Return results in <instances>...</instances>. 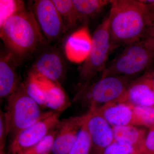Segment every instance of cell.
<instances>
[{"mask_svg": "<svg viewBox=\"0 0 154 154\" xmlns=\"http://www.w3.org/2000/svg\"><path fill=\"white\" fill-rule=\"evenodd\" d=\"M109 31L113 48L143 39L151 26L148 7L140 0H110Z\"/></svg>", "mask_w": 154, "mask_h": 154, "instance_id": "cell-1", "label": "cell"}, {"mask_svg": "<svg viewBox=\"0 0 154 154\" xmlns=\"http://www.w3.org/2000/svg\"><path fill=\"white\" fill-rule=\"evenodd\" d=\"M0 37L8 50L22 61L47 45L33 11L25 8L0 25Z\"/></svg>", "mask_w": 154, "mask_h": 154, "instance_id": "cell-2", "label": "cell"}, {"mask_svg": "<svg viewBox=\"0 0 154 154\" xmlns=\"http://www.w3.org/2000/svg\"><path fill=\"white\" fill-rule=\"evenodd\" d=\"M40 106L26 92L24 83H20L8 97L5 112L8 134L14 138L19 132L35 123L43 116Z\"/></svg>", "mask_w": 154, "mask_h": 154, "instance_id": "cell-3", "label": "cell"}, {"mask_svg": "<svg viewBox=\"0 0 154 154\" xmlns=\"http://www.w3.org/2000/svg\"><path fill=\"white\" fill-rule=\"evenodd\" d=\"M112 49L107 17L94 32L91 52L79 69L80 90L89 86L93 78L105 69Z\"/></svg>", "mask_w": 154, "mask_h": 154, "instance_id": "cell-4", "label": "cell"}, {"mask_svg": "<svg viewBox=\"0 0 154 154\" xmlns=\"http://www.w3.org/2000/svg\"><path fill=\"white\" fill-rule=\"evenodd\" d=\"M132 77L113 76L101 78L96 82L80 90L73 102H82L90 107V110L115 102L124 94L132 81Z\"/></svg>", "mask_w": 154, "mask_h": 154, "instance_id": "cell-5", "label": "cell"}, {"mask_svg": "<svg viewBox=\"0 0 154 154\" xmlns=\"http://www.w3.org/2000/svg\"><path fill=\"white\" fill-rule=\"evenodd\" d=\"M154 60V52L141 43L129 45L102 72L101 78L133 77L146 69Z\"/></svg>", "mask_w": 154, "mask_h": 154, "instance_id": "cell-6", "label": "cell"}, {"mask_svg": "<svg viewBox=\"0 0 154 154\" xmlns=\"http://www.w3.org/2000/svg\"><path fill=\"white\" fill-rule=\"evenodd\" d=\"M60 113L51 110L44 112L35 123L22 131L12 140L10 154H19L38 143L59 122Z\"/></svg>", "mask_w": 154, "mask_h": 154, "instance_id": "cell-7", "label": "cell"}, {"mask_svg": "<svg viewBox=\"0 0 154 154\" xmlns=\"http://www.w3.org/2000/svg\"><path fill=\"white\" fill-rule=\"evenodd\" d=\"M33 12L47 41H56L66 33L64 25L52 0H37Z\"/></svg>", "mask_w": 154, "mask_h": 154, "instance_id": "cell-8", "label": "cell"}, {"mask_svg": "<svg viewBox=\"0 0 154 154\" xmlns=\"http://www.w3.org/2000/svg\"><path fill=\"white\" fill-rule=\"evenodd\" d=\"M45 45L38 51L32 72L56 84H60L66 74V64L58 50Z\"/></svg>", "mask_w": 154, "mask_h": 154, "instance_id": "cell-9", "label": "cell"}, {"mask_svg": "<svg viewBox=\"0 0 154 154\" xmlns=\"http://www.w3.org/2000/svg\"><path fill=\"white\" fill-rule=\"evenodd\" d=\"M85 123L92 141L91 151L93 154H104L114 141L111 125L102 116L92 110L86 114Z\"/></svg>", "mask_w": 154, "mask_h": 154, "instance_id": "cell-10", "label": "cell"}, {"mask_svg": "<svg viewBox=\"0 0 154 154\" xmlns=\"http://www.w3.org/2000/svg\"><path fill=\"white\" fill-rule=\"evenodd\" d=\"M115 102L143 107H154V88L150 72L132 81Z\"/></svg>", "mask_w": 154, "mask_h": 154, "instance_id": "cell-11", "label": "cell"}, {"mask_svg": "<svg viewBox=\"0 0 154 154\" xmlns=\"http://www.w3.org/2000/svg\"><path fill=\"white\" fill-rule=\"evenodd\" d=\"M86 114L71 116L60 120L57 132L51 149L52 154H68L76 140L85 123Z\"/></svg>", "mask_w": 154, "mask_h": 154, "instance_id": "cell-12", "label": "cell"}, {"mask_svg": "<svg viewBox=\"0 0 154 154\" xmlns=\"http://www.w3.org/2000/svg\"><path fill=\"white\" fill-rule=\"evenodd\" d=\"M22 61L8 50L1 51L0 57V97L13 94L20 85L18 67Z\"/></svg>", "mask_w": 154, "mask_h": 154, "instance_id": "cell-13", "label": "cell"}, {"mask_svg": "<svg viewBox=\"0 0 154 154\" xmlns=\"http://www.w3.org/2000/svg\"><path fill=\"white\" fill-rule=\"evenodd\" d=\"M92 45V36L86 24L68 38L65 44V53L72 63H84L90 54Z\"/></svg>", "mask_w": 154, "mask_h": 154, "instance_id": "cell-14", "label": "cell"}, {"mask_svg": "<svg viewBox=\"0 0 154 154\" xmlns=\"http://www.w3.org/2000/svg\"><path fill=\"white\" fill-rule=\"evenodd\" d=\"M100 115L112 127L139 125L133 105L113 102L93 110Z\"/></svg>", "mask_w": 154, "mask_h": 154, "instance_id": "cell-15", "label": "cell"}, {"mask_svg": "<svg viewBox=\"0 0 154 154\" xmlns=\"http://www.w3.org/2000/svg\"><path fill=\"white\" fill-rule=\"evenodd\" d=\"M71 105V103L69 97L60 84L49 81L46 86L45 107L60 113Z\"/></svg>", "mask_w": 154, "mask_h": 154, "instance_id": "cell-16", "label": "cell"}, {"mask_svg": "<svg viewBox=\"0 0 154 154\" xmlns=\"http://www.w3.org/2000/svg\"><path fill=\"white\" fill-rule=\"evenodd\" d=\"M112 128L114 140L131 145L140 152L145 140V131L133 125L112 127Z\"/></svg>", "mask_w": 154, "mask_h": 154, "instance_id": "cell-17", "label": "cell"}, {"mask_svg": "<svg viewBox=\"0 0 154 154\" xmlns=\"http://www.w3.org/2000/svg\"><path fill=\"white\" fill-rule=\"evenodd\" d=\"M72 2L80 23L84 25L110 4V0H72Z\"/></svg>", "mask_w": 154, "mask_h": 154, "instance_id": "cell-18", "label": "cell"}, {"mask_svg": "<svg viewBox=\"0 0 154 154\" xmlns=\"http://www.w3.org/2000/svg\"><path fill=\"white\" fill-rule=\"evenodd\" d=\"M49 81L31 72L24 83L27 94L40 106L45 107L46 86Z\"/></svg>", "mask_w": 154, "mask_h": 154, "instance_id": "cell-19", "label": "cell"}, {"mask_svg": "<svg viewBox=\"0 0 154 154\" xmlns=\"http://www.w3.org/2000/svg\"><path fill=\"white\" fill-rule=\"evenodd\" d=\"M60 15L66 33L76 27L80 22L72 0H52Z\"/></svg>", "mask_w": 154, "mask_h": 154, "instance_id": "cell-20", "label": "cell"}, {"mask_svg": "<svg viewBox=\"0 0 154 154\" xmlns=\"http://www.w3.org/2000/svg\"><path fill=\"white\" fill-rule=\"evenodd\" d=\"M91 149L92 141L85 122L76 140L68 154H90Z\"/></svg>", "mask_w": 154, "mask_h": 154, "instance_id": "cell-21", "label": "cell"}, {"mask_svg": "<svg viewBox=\"0 0 154 154\" xmlns=\"http://www.w3.org/2000/svg\"><path fill=\"white\" fill-rule=\"evenodd\" d=\"M57 132L56 126L38 143L19 154H51L53 145Z\"/></svg>", "mask_w": 154, "mask_h": 154, "instance_id": "cell-22", "label": "cell"}, {"mask_svg": "<svg viewBox=\"0 0 154 154\" xmlns=\"http://www.w3.org/2000/svg\"><path fill=\"white\" fill-rule=\"evenodd\" d=\"M25 8L24 3L22 1L1 0L0 25H2L9 17Z\"/></svg>", "mask_w": 154, "mask_h": 154, "instance_id": "cell-23", "label": "cell"}, {"mask_svg": "<svg viewBox=\"0 0 154 154\" xmlns=\"http://www.w3.org/2000/svg\"><path fill=\"white\" fill-rule=\"evenodd\" d=\"M134 110L139 125L150 128L154 126V107L134 106Z\"/></svg>", "mask_w": 154, "mask_h": 154, "instance_id": "cell-24", "label": "cell"}, {"mask_svg": "<svg viewBox=\"0 0 154 154\" xmlns=\"http://www.w3.org/2000/svg\"><path fill=\"white\" fill-rule=\"evenodd\" d=\"M138 149L131 145L114 140L105 149L103 154H141Z\"/></svg>", "mask_w": 154, "mask_h": 154, "instance_id": "cell-25", "label": "cell"}, {"mask_svg": "<svg viewBox=\"0 0 154 154\" xmlns=\"http://www.w3.org/2000/svg\"><path fill=\"white\" fill-rule=\"evenodd\" d=\"M6 126L5 112L1 110L0 112V154H6L5 147L7 137L8 136Z\"/></svg>", "mask_w": 154, "mask_h": 154, "instance_id": "cell-26", "label": "cell"}, {"mask_svg": "<svg viewBox=\"0 0 154 154\" xmlns=\"http://www.w3.org/2000/svg\"><path fill=\"white\" fill-rule=\"evenodd\" d=\"M141 154H154V129L150 128L141 149Z\"/></svg>", "mask_w": 154, "mask_h": 154, "instance_id": "cell-27", "label": "cell"}, {"mask_svg": "<svg viewBox=\"0 0 154 154\" xmlns=\"http://www.w3.org/2000/svg\"><path fill=\"white\" fill-rule=\"evenodd\" d=\"M140 42L145 47L154 52V38H144L141 40Z\"/></svg>", "mask_w": 154, "mask_h": 154, "instance_id": "cell-28", "label": "cell"}, {"mask_svg": "<svg viewBox=\"0 0 154 154\" xmlns=\"http://www.w3.org/2000/svg\"><path fill=\"white\" fill-rule=\"evenodd\" d=\"M147 5L149 8L150 21L151 26L154 23V3L152 5Z\"/></svg>", "mask_w": 154, "mask_h": 154, "instance_id": "cell-29", "label": "cell"}, {"mask_svg": "<svg viewBox=\"0 0 154 154\" xmlns=\"http://www.w3.org/2000/svg\"><path fill=\"white\" fill-rule=\"evenodd\" d=\"M154 38V23L147 30L144 38Z\"/></svg>", "mask_w": 154, "mask_h": 154, "instance_id": "cell-30", "label": "cell"}, {"mask_svg": "<svg viewBox=\"0 0 154 154\" xmlns=\"http://www.w3.org/2000/svg\"><path fill=\"white\" fill-rule=\"evenodd\" d=\"M150 73L152 82L154 88V72H150Z\"/></svg>", "mask_w": 154, "mask_h": 154, "instance_id": "cell-31", "label": "cell"}, {"mask_svg": "<svg viewBox=\"0 0 154 154\" xmlns=\"http://www.w3.org/2000/svg\"><path fill=\"white\" fill-rule=\"evenodd\" d=\"M151 128H152V129H154V126L152 127Z\"/></svg>", "mask_w": 154, "mask_h": 154, "instance_id": "cell-32", "label": "cell"}]
</instances>
